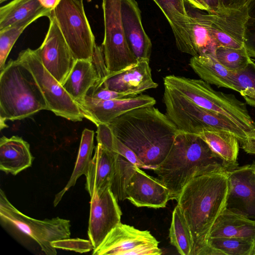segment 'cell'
Listing matches in <instances>:
<instances>
[{
	"mask_svg": "<svg viewBox=\"0 0 255 255\" xmlns=\"http://www.w3.org/2000/svg\"><path fill=\"white\" fill-rule=\"evenodd\" d=\"M226 209L255 220V175L250 164L227 171Z\"/></svg>",
	"mask_w": 255,
	"mask_h": 255,
	"instance_id": "15",
	"label": "cell"
},
{
	"mask_svg": "<svg viewBox=\"0 0 255 255\" xmlns=\"http://www.w3.org/2000/svg\"><path fill=\"white\" fill-rule=\"evenodd\" d=\"M205 25L218 46L241 48L244 46L247 7L241 9L221 8L205 14L196 13Z\"/></svg>",
	"mask_w": 255,
	"mask_h": 255,
	"instance_id": "11",
	"label": "cell"
},
{
	"mask_svg": "<svg viewBox=\"0 0 255 255\" xmlns=\"http://www.w3.org/2000/svg\"><path fill=\"white\" fill-rule=\"evenodd\" d=\"M171 244L181 255H193V240L189 227L178 204L172 215L169 229Z\"/></svg>",
	"mask_w": 255,
	"mask_h": 255,
	"instance_id": "28",
	"label": "cell"
},
{
	"mask_svg": "<svg viewBox=\"0 0 255 255\" xmlns=\"http://www.w3.org/2000/svg\"><path fill=\"white\" fill-rule=\"evenodd\" d=\"M51 245L55 248L74 251L80 253L93 250L92 244L90 240L81 239H61L52 242Z\"/></svg>",
	"mask_w": 255,
	"mask_h": 255,
	"instance_id": "35",
	"label": "cell"
},
{
	"mask_svg": "<svg viewBox=\"0 0 255 255\" xmlns=\"http://www.w3.org/2000/svg\"><path fill=\"white\" fill-rule=\"evenodd\" d=\"M118 153L98 143L85 174V188L90 197L99 190L110 188Z\"/></svg>",
	"mask_w": 255,
	"mask_h": 255,
	"instance_id": "20",
	"label": "cell"
},
{
	"mask_svg": "<svg viewBox=\"0 0 255 255\" xmlns=\"http://www.w3.org/2000/svg\"><path fill=\"white\" fill-rule=\"evenodd\" d=\"M169 23L176 46L181 52L197 56L192 42L193 17L188 13L184 0H153Z\"/></svg>",
	"mask_w": 255,
	"mask_h": 255,
	"instance_id": "18",
	"label": "cell"
},
{
	"mask_svg": "<svg viewBox=\"0 0 255 255\" xmlns=\"http://www.w3.org/2000/svg\"><path fill=\"white\" fill-rule=\"evenodd\" d=\"M51 14L76 60L92 61L96 43L83 0H62Z\"/></svg>",
	"mask_w": 255,
	"mask_h": 255,
	"instance_id": "7",
	"label": "cell"
},
{
	"mask_svg": "<svg viewBox=\"0 0 255 255\" xmlns=\"http://www.w3.org/2000/svg\"><path fill=\"white\" fill-rule=\"evenodd\" d=\"M191 26L192 42L198 55H215L218 47L209 30L195 13L192 15Z\"/></svg>",
	"mask_w": 255,
	"mask_h": 255,
	"instance_id": "32",
	"label": "cell"
},
{
	"mask_svg": "<svg viewBox=\"0 0 255 255\" xmlns=\"http://www.w3.org/2000/svg\"><path fill=\"white\" fill-rule=\"evenodd\" d=\"M221 8L241 9L246 7L250 0H219Z\"/></svg>",
	"mask_w": 255,
	"mask_h": 255,
	"instance_id": "40",
	"label": "cell"
},
{
	"mask_svg": "<svg viewBox=\"0 0 255 255\" xmlns=\"http://www.w3.org/2000/svg\"><path fill=\"white\" fill-rule=\"evenodd\" d=\"M198 135L221 158L227 171L238 168L240 145L233 135L212 128H204Z\"/></svg>",
	"mask_w": 255,
	"mask_h": 255,
	"instance_id": "26",
	"label": "cell"
},
{
	"mask_svg": "<svg viewBox=\"0 0 255 255\" xmlns=\"http://www.w3.org/2000/svg\"><path fill=\"white\" fill-rule=\"evenodd\" d=\"M94 136L95 131L93 130L85 128L83 131L74 170L66 186L55 195L53 201L54 206L59 204L65 193L75 185L77 179L81 175H85L86 174L95 148Z\"/></svg>",
	"mask_w": 255,
	"mask_h": 255,
	"instance_id": "27",
	"label": "cell"
},
{
	"mask_svg": "<svg viewBox=\"0 0 255 255\" xmlns=\"http://www.w3.org/2000/svg\"><path fill=\"white\" fill-rule=\"evenodd\" d=\"M41 5L45 8L52 11L62 0H38Z\"/></svg>",
	"mask_w": 255,
	"mask_h": 255,
	"instance_id": "42",
	"label": "cell"
},
{
	"mask_svg": "<svg viewBox=\"0 0 255 255\" xmlns=\"http://www.w3.org/2000/svg\"><path fill=\"white\" fill-rule=\"evenodd\" d=\"M159 242L148 231L120 223L93 250V255H160Z\"/></svg>",
	"mask_w": 255,
	"mask_h": 255,
	"instance_id": "10",
	"label": "cell"
},
{
	"mask_svg": "<svg viewBox=\"0 0 255 255\" xmlns=\"http://www.w3.org/2000/svg\"><path fill=\"white\" fill-rule=\"evenodd\" d=\"M177 200L193 177L215 171H228L221 158L198 134L178 129L164 161L153 170Z\"/></svg>",
	"mask_w": 255,
	"mask_h": 255,
	"instance_id": "3",
	"label": "cell"
},
{
	"mask_svg": "<svg viewBox=\"0 0 255 255\" xmlns=\"http://www.w3.org/2000/svg\"><path fill=\"white\" fill-rule=\"evenodd\" d=\"M77 103L84 118L98 126L109 124L132 110L154 106L156 100L152 97L142 94L110 100H98L86 96Z\"/></svg>",
	"mask_w": 255,
	"mask_h": 255,
	"instance_id": "14",
	"label": "cell"
},
{
	"mask_svg": "<svg viewBox=\"0 0 255 255\" xmlns=\"http://www.w3.org/2000/svg\"><path fill=\"white\" fill-rule=\"evenodd\" d=\"M234 75L239 93L248 105L255 107V62L253 60L245 69L234 72Z\"/></svg>",
	"mask_w": 255,
	"mask_h": 255,
	"instance_id": "33",
	"label": "cell"
},
{
	"mask_svg": "<svg viewBox=\"0 0 255 255\" xmlns=\"http://www.w3.org/2000/svg\"><path fill=\"white\" fill-rule=\"evenodd\" d=\"M207 1L210 9V12L216 11L221 8L219 0H207Z\"/></svg>",
	"mask_w": 255,
	"mask_h": 255,
	"instance_id": "44",
	"label": "cell"
},
{
	"mask_svg": "<svg viewBox=\"0 0 255 255\" xmlns=\"http://www.w3.org/2000/svg\"><path fill=\"white\" fill-rule=\"evenodd\" d=\"M88 2H91L92 0H86Z\"/></svg>",
	"mask_w": 255,
	"mask_h": 255,
	"instance_id": "48",
	"label": "cell"
},
{
	"mask_svg": "<svg viewBox=\"0 0 255 255\" xmlns=\"http://www.w3.org/2000/svg\"><path fill=\"white\" fill-rule=\"evenodd\" d=\"M136 166L118 155L110 189L118 201L126 199V189L135 171Z\"/></svg>",
	"mask_w": 255,
	"mask_h": 255,
	"instance_id": "29",
	"label": "cell"
},
{
	"mask_svg": "<svg viewBox=\"0 0 255 255\" xmlns=\"http://www.w3.org/2000/svg\"><path fill=\"white\" fill-rule=\"evenodd\" d=\"M51 13L38 0H12L0 8V30L42 17L49 18Z\"/></svg>",
	"mask_w": 255,
	"mask_h": 255,
	"instance_id": "23",
	"label": "cell"
},
{
	"mask_svg": "<svg viewBox=\"0 0 255 255\" xmlns=\"http://www.w3.org/2000/svg\"><path fill=\"white\" fill-rule=\"evenodd\" d=\"M244 39L250 56L255 58V19L248 18L245 25Z\"/></svg>",
	"mask_w": 255,
	"mask_h": 255,
	"instance_id": "38",
	"label": "cell"
},
{
	"mask_svg": "<svg viewBox=\"0 0 255 255\" xmlns=\"http://www.w3.org/2000/svg\"><path fill=\"white\" fill-rule=\"evenodd\" d=\"M97 127V140L98 143L102 145L110 151H114L115 138L111 128L108 124H101Z\"/></svg>",
	"mask_w": 255,
	"mask_h": 255,
	"instance_id": "37",
	"label": "cell"
},
{
	"mask_svg": "<svg viewBox=\"0 0 255 255\" xmlns=\"http://www.w3.org/2000/svg\"><path fill=\"white\" fill-rule=\"evenodd\" d=\"M33 22L28 21L0 30V70L5 66L7 58L20 35Z\"/></svg>",
	"mask_w": 255,
	"mask_h": 255,
	"instance_id": "34",
	"label": "cell"
},
{
	"mask_svg": "<svg viewBox=\"0 0 255 255\" xmlns=\"http://www.w3.org/2000/svg\"><path fill=\"white\" fill-rule=\"evenodd\" d=\"M108 125L116 137L136 154L144 169L151 170L167 157L178 130L154 106L132 110Z\"/></svg>",
	"mask_w": 255,
	"mask_h": 255,
	"instance_id": "1",
	"label": "cell"
},
{
	"mask_svg": "<svg viewBox=\"0 0 255 255\" xmlns=\"http://www.w3.org/2000/svg\"><path fill=\"white\" fill-rule=\"evenodd\" d=\"M247 7L249 17L255 19V0H250Z\"/></svg>",
	"mask_w": 255,
	"mask_h": 255,
	"instance_id": "43",
	"label": "cell"
},
{
	"mask_svg": "<svg viewBox=\"0 0 255 255\" xmlns=\"http://www.w3.org/2000/svg\"><path fill=\"white\" fill-rule=\"evenodd\" d=\"M252 59H253V60L254 62H255V59H253V58H252Z\"/></svg>",
	"mask_w": 255,
	"mask_h": 255,
	"instance_id": "49",
	"label": "cell"
},
{
	"mask_svg": "<svg viewBox=\"0 0 255 255\" xmlns=\"http://www.w3.org/2000/svg\"><path fill=\"white\" fill-rule=\"evenodd\" d=\"M252 255H255V248L253 252Z\"/></svg>",
	"mask_w": 255,
	"mask_h": 255,
	"instance_id": "47",
	"label": "cell"
},
{
	"mask_svg": "<svg viewBox=\"0 0 255 255\" xmlns=\"http://www.w3.org/2000/svg\"><path fill=\"white\" fill-rule=\"evenodd\" d=\"M33 160L29 143L21 137L13 135L0 138V170L15 175L30 167Z\"/></svg>",
	"mask_w": 255,
	"mask_h": 255,
	"instance_id": "21",
	"label": "cell"
},
{
	"mask_svg": "<svg viewBox=\"0 0 255 255\" xmlns=\"http://www.w3.org/2000/svg\"><path fill=\"white\" fill-rule=\"evenodd\" d=\"M31 71L46 101L48 110L73 122L82 121L84 116L78 103L62 85L45 68L36 49L21 51L17 58Z\"/></svg>",
	"mask_w": 255,
	"mask_h": 255,
	"instance_id": "8",
	"label": "cell"
},
{
	"mask_svg": "<svg viewBox=\"0 0 255 255\" xmlns=\"http://www.w3.org/2000/svg\"><path fill=\"white\" fill-rule=\"evenodd\" d=\"M6 0H0V3H1Z\"/></svg>",
	"mask_w": 255,
	"mask_h": 255,
	"instance_id": "46",
	"label": "cell"
},
{
	"mask_svg": "<svg viewBox=\"0 0 255 255\" xmlns=\"http://www.w3.org/2000/svg\"><path fill=\"white\" fill-rule=\"evenodd\" d=\"M49 25L41 46L36 49L45 68L62 85L76 61L54 16L48 18Z\"/></svg>",
	"mask_w": 255,
	"mask_h": 255,
	"instance_id": "12",
	"label": "cell"
},
{
	"mask_svg": "<svg viewBox=\"0 0 255 255\" xmlns=\"http://www.w3.org/2000/svg\"><path fill=\"white\" fill-rule=\"evenodd\" d=\"M207 246L223 255H252L255 248V244L250 241L229 237L208 238Z\"/></svg>",
	"mask_w": 255,
	"mask_h": 255,
	"instance_id": "30",
	"label": "cell"
},
{
	"mask_svg": "<svg viewBox=\"0 0 255 255\" xmlns=\"http://www.w3.org/2000/svg\"><path fill=\"white\" fill-rule=\"evenodd\" d=\"M227 171L195 176L184 186L177 199L193 240V255H204L212 226L226 208Z\"/></svg>",
	"mask_w": 255,
	"mask_h": 255,
	"instance_id": "2",
	"label": "cell"
},
{
	"mask_svg": "<svg viewBox=\"0 0 255 255\" xmlns=\"http://www.w3.org/2000/svg\"><path fill=\"white\" fill-rule=\"evenodd\" d=\"M164 86L178 92L191 102L226 118L242 129L255 145V121L246 103L231 94L215 90L202 79L174 75L163 78Z\"/></svg>",
	"mask_w": 255,
	"mask_h": 255,
	"instance_id": "5",
	"label": "cell"
},
{
	"mask_svg": "<svg viewBox=\"0 0 255 255\" xmlns=\"http://www.w3.org/2000/svg\"><path fill=\"white\" fill-rule=\"evenodd\" d=\"M250 165L251 170L255 175V161H254L252 164H250Z\"/></svg>",
	"mask_w": 255,
	"mask_h": 255,
	"instance_id": "45",
	"label": "cell"
},
{
	"mask_svg": "<svg viewBox=\"0 0 255 255\" xmlns=\"http://www.w3.org/2000/svg\"><path fill=\"white\" fill-rule=\"evenodd\" d=\"M189 2L193 7L203 10L208 12L210 11L209 6L207 0H185Z\"/></svg>",
	"mask_w": 255,
	"mask_h": 255,
	"instance_id": "41",
	"label": "cell"
},
{
	"mask_svg": "<svg viewBox=\"0 0 255 255\" xmlns=\"http://www.w3.org/2000/svg\"><path fill=\"white\" fill-rule=\"evenodd\" d=\"M114 151L125 157L135 166L144 168V164L136 154L128 147L124 144L115 136Z\"/></svg>",
	"mask_w": 255,
	"mask_h": 255,
	"instance_id": "39",
	"label": "cell"
},
{
	"mask_svg": "<svg viewBox=\"0 0 255 255\" xmlns=\"http://www.w3.org/2000/svg\"><path fill=\"white\" fill-rule=\"evenodd\" d=\"M217 237L241 238L255 245V220L226 208L212 226L208 238Z\"/></svg>",
	"mask_w": 255,
	"mask_h": 255,
	"instance_id": "24",
	"label": "cell"
},
{
	"mask_svg": "<svg viewBox=\"0 0 255 255\" xmlns=\"http://www.w3.org/2000/svg\"><path fill=\"white\" fill-rule=\"evenodd\" d=\"M126 199L138 207L164 208L170 200L168 188L159 179L136 166L126 189Z\"/></svg>",
	"mask_w": 255,
	"mask_h": 255,
	"instance_id": "17",
	"label": "cell"
},
{
	"mask_svg": "<svg viewBox=\"0 0 255 255\" xmlns=\"http://www.w3.org/2000/svg\"><path fill=\"white\" fill-rule=\"evenodd\" d=\"M95 85L132 96L158 87V84L154 82L152 78L149 59L146 58L137 59L130 66L108 75Z\"/></svg>",
	"mask_w": 255,
	"mask_h": 255,
	"instance_id": "16",
	"label": "cell"
},
{
	"mask_svg": "<svg viewBox=\"0 0 255 255\" xmlns=\"http://www.w3.org/2000/svg\"><path fill=\"white\" fill-rule=\"evenodd\" d=\"M189 65L201 79L217 87L230 89L240 92L234 72L223 66L215 55L206 54L192 56Z\"/></svg>",
	"mask_w": 255,
	"mask_h": 255,
	"instance_id": "22",
	"label": "cell"
},
{
	"mask_svg": "<svg viewBox=\"0 0 255 255\" xmlns=\"http://www.w3.org/2000/svg\"><path fill=\"white\" fill-rule=\"evenodd\" d=\"M0 217L5 223L14 226L34 240L47 255H56L57 252L51 243L69 238L70 222L59 217L37 220L18 210L8 201L4 192L0 191Z\"/></svg>",
	"mask_w": 255,
	"mask_h": 255,
	"instance_id": "6",
	"label": "cell"
},
{
	"mask_svg": "<svg viewBox=\"0 0 255 255\" xmlns=\"http://www.w3.org/2000/svg\"><path fill=\"white\" fill-rule=\"evenodd\" d=\"M101 79L92 61L78 59L62 86L76 102L82 100Z\"/></svg>",
	"mask_w": 255,
	"mask_h": 255,
	"instance_id": "25",
	"label": "cell"
},
{
	"mask_svg": "<svg viewBox=\"0 0 255 255\" xmlns=\"http://www.w3.org/2000/svg\"><path fill=\"white\" fill-rule=\"evenodd\" d=\"M48 110L43 94L31 71L17 59H10L0 73V130L7 120H22Z\"/></svg>",
	"mask_w": 255,
	"mask_h": 255,
	"instance_id": "4",
	"label": "cell"
},
{
	"mask_svg": "<svg viewBox=\"0 0 255 255\" xmlns=\"http://www.w3.org/2000/svg\"><path fill=\"white\" fill-rule=\"evenodd\" d=\"M104 37L102 44L108 75L122 71L137 59L128 43L121 15V0H102Z\"/></svg>",
	"mask_w": 255,
	"mask_h": 255,
	"instance_id": "9",
	"label": "cell"
},
{
	"mask_svg": "<svg viewBox=\"0 0 255 255\" xmlns=\"http://www.w3.org/2000/svg\"><path fill=\"white\" fill-rule=\"evenodd\" d=\"M86 96L102 100H110L133 97L128 94L112 91L103 87L102 86L97 85L92 87L89 90Z\"/></svg>",
	"mask_w": 255,
	"mask_h": 255,
	"instance_id": "36",
	"label": "cell"
},
{
	"mask_svg": "<svg viewBox=\"0 0 255 255\" xmlns=\"http://www.w3.org/2000/svg\"><path fill=\"white\" fill-rule=\"evenodd\" d=\"M121 15L125 35L133 55L136 59H149L152 44L143 28L136 1L121 0Z\"/></svg>",
	"mask_w": 255,
	"mask_h": 255,
	"instance_id": "19",
	"label": "cell"
},
{
	"mask_svg": "<svg viewBox=\"0 0 255 255\" xmlns=\"http://www.w3.org/2000/svg\"><path fill=\"white\" fill-rule=\"evenodd\" d=\"M215 56L223 66L233 72L245 69L253 61L245 46L241 48L219 46Z\"/></svg>",
	"mask_w": 255,
	"mask_h": 255,
	"instance_id": "31",
	"label": "cell"
},
{
	"mask_svg": "<svg viewBox=\"0 0 255 255\" xmlns=\"http://www.w3.org/2000/svg\"><path fill=\"white\" fill-rule=\"evenodd\" d=\"M110 187L99 190L91 196L88 235L93 250L121 222L122 212Z\"/></svg>",
	"mask_w": 255,
	"mask_h": 255,
	"instance_id": "13",
	"label": "cell"
}]
</instances>
